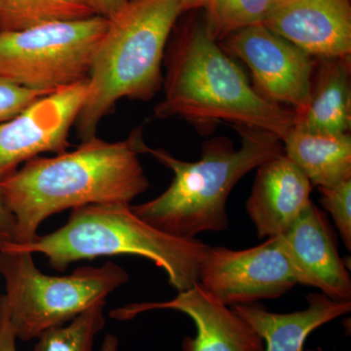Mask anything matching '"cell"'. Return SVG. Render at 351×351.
<instances>
[{"label": "cell", "instance_id": "cell-1", "mask_svg": "<svg viewBox=\"0 0 351 351\" xmlns=\"http://www.w3.org/2000/svg\"><path fill=\"white\" fill-rule=\"evenodd\" d=\"M145 144L142 127L119 142L96 136L75 151L32 158L2 179L0 189L15 218L14 243L34 241L39 226L64 210L131 205L149 188L138 157Z\"/></svg>", "mask_w": 351, "mask_h": 351}, {"label": "cell", "instance_id": "cell-2", "mask_svg": "<svg viewBox=\"0 0 351 351\" xmlns=\"http://www.w3.org/2000/svg\"><path fill=\"white\" fill-rule=\"evenodd\" d=\"M162 100L158 119L179 117L210 135L219 123L243 125L282 140L294 127L295 113L265 100L219 41L203 16L189 21L166 48Z\"/></svg>", "mask_w": 351, "mask_h": 351}, {"label": "cell", "instance_id": "cell-3", "mask_svg": "<svg viewBox=\"0 0 351 351\" xmlns=\"http://www.w3.org/2000/svg\"><path fill=\"white\" fill-rule=\"evenodd\" d=\"M241 147L226 137L204 142L199 160L176 158L163 149L145 144L151 154L174 174L169 188L143 204L132 206L138 218L161 232L181 239H195L206 232H223L230 225L226 202L235 184L252 170L283 154L280 138L253 127L232 126Z\"/></svg>", "mask_w": 351, "mask_h": 351}, {"label": "cell", "instance_id": "cell-4", "mask_svg": "<svg viewBox=\"0 0 351 351\" xmlns=\"http://www.w3.org/2000/svg\"><path fill=\"white\" fill-rule=\"evenodd\" d=\"M184 13L182 0H131L108 20L76 120L82 142L96 137L101 120L122 99L147 101L160 91L166 48Z\"/></svg>", "mask_w": 351, "mask_h": 351}, {"label": "cell", "instance_id": "cell-5", "mask_svg": "<svg viewBox=\"0 0 351 351\" xmlns=\"http://www.w3.org/2000/svg\"><path fill=\"white\" fill-rule=\"evenodd\" d=\"M0 248L43 254L52 269L64 271L71 263L106 256L134 255L162 269L178 293L198 283L210 246L157 230L134 213L131 205L95 204L71 210L59 230L29 243L9 242Z\"/></svg>", "mask_w": 351, "mask_h": 351}, {"label": "cell", "instance_id": "cell-6", "mask_svg": "<svg viewBox=\"0 0 351 351\" xmlns=\"http://www.w3.org/2000/svg\"><path fill=\"white\" fill-rule=\"evenodd\" d=\"M0 274L6 294L0 295L17 339L29 341L46 330L66 324L129 281L112 262L82 267L69 276H46L29 252L0 248Z\"/></svg>", "mask_w": 351, "mask_h": 351}, {"label": "cell", "instance_id": "cell-7", "mask_svg": "<svg viewBox=\"0 0 351 351\" xmlns=\"http://www.w3.org/2000/svg\"><path fill=\"white\" fill-rule=\"evenodd\" d=\"M108 25L94 15L0 32V76L46 93L85 82Z\"/></svg>", "mask_w": 351, "mask_h": 351}, {"label": "cell", "instance_id": "cell-8", "mask_svg": "<svg viewBox=\"0 0 351 351\" xmlns=\"http://www.w3.org/2000/svg\"><path fill=\"white\" fill-rule=\"evenodd\" d=\"M198 283L226 306L278 299L299 284L281 235L244 250L210 247Z\"/></svg>", "mask_w": 351, "mask_h": 351}, {"label": "cell", "instance_id": "cell-9", "mask_svg": "<svg viewBox=\"0 0 351 351\" xmlns=\"http://www.w3.org/2000/svg\"><path fill=\"white\" fill-rule=\"evenodd\" d=\"M219 44L248 66L254 88L265 100L295 114L308 107L316 66L313 56L263 24L232 32Z\"/></svg>", "mask_w": 351, "mask_h": 351}, {"label": "cell", "instance_id": "cell-10", "mask_svg": "<svg viewBox=\"0 0 351 351\" xmlns=\"http://www.w3.org/2000/svg\"><path fill=\"white\" fill-rule=\"evenodd\" d=\"M87 83L44 95L0 123V181L44 152H68L69 131L82 112Z\"/></svg>", "mask_w": 351, "mask_h": 351}, {"label": "cell", "instance_id": "cell-11", "mask_svg": "<svg viewBox=\"0 0 351 351\" xmlns=\"http://www.w3.org/2000/svg\"><path fill=\"white\" fill-rule=\"evenodd\" d=\"M156 309L180 311L195 322L196 336L184 339L182 351H265L263 339L250 323L214 299L199 283L178 293L170 301L140 302L113 309L110 317L131 320Z\"/></svg>", "mask_w": 351, "mask_h": 351}, {"label": "cell", "instance_id": "cell-12", "mask_svg": "<svg viewBox=\"0 0 351 351\" xmlns=\"http://www.w3.org/2000/svg\"><path fill=\"white\" fill-rule=\"evenodd\" d=\"M263 25L313 58L351 56L350 0H276Z\"/></svg>", "mask_w": 351, "mask_h": 351}, {"label": "cell", "instance_id": "cell-13", "mask_svg": "<svg viewBox=\"0 0 351 351\" xmlns=\"http://www.w3.org/2000/svg\"><path fill=\"white\" fill-rule=\"evenodd\" d=\"M282 237L299 284L335 301L351 302V279L326 216L311 201Z\"/></svg>", "mask_w": 351, "mask_h": 351}, {"label": "cell", "instance_id": "cell-14", "mask_svg": "<svg viewBox=\"0 0 351 351\" xmlns=\"http://www.w3.org/2000/svg\"><path fill=\"white\" fill-rule=\"evenodd\" d=\"M246 211L258 239L283 234L311 203L313 184L285 154L257 168Z\"/></svg>", "mask_w": 351, "mask_h": 351}, {"label": "cell", "instance_id": "cell-15", "mask_svg": "<svg viewBox=\"0 0 351 351\" xmlns=\"http://www.w3.org/2000/svg\"><path fill=\"white\" fill-rule=\"evenodd\" d=\"M306 299V308L290 313H271L256 302L235 304L232 309L260 335L265 351H304L311 332L351 311V302L335 301L322 293Z\"/></svg>", "mask_w": 351, "mask_h": 351}, {"label": "cell", "instance_id": "cell-16", "mask_svg": "<svg viewBox=\"0 0 351 351\" xmlns=\"http://www.w3.org/2000/svg\"><path fill=\"white\" fill-rule=\"evenodd\" d=\"M294 128L327 135L350 133L351 56L316 60L311 101Z\"/></svg>", "mask_w": 351, "mask_h": 351}, {"label": "cell", "instance_id": "cell-17", "mask_svg": "<svg viewBox=\"0 0 351 351\" xmlns=\"http://www.w3.org/2000/svg\"><path fill=\"white\" fill-rule=\"evenodd\" d=\"M283 152L316 188L351 179V136L314 134L293 127L281 140Z\"/></svg>", "mask_w": 351, "mask_h": 351}, {"label": "cell", "instance_id": "cell-18", "mask_svg": "<svg viewBox=\"0 0 351 351\" xmlns=\"http://www.w3.org/2000/svg\"><path fill=\"white\" fill-rule=\"evenodd\" d=\"M276 0H182L184 13L201 10L210 34L221 43L232 32L263 24Z\"/></svg>", "mask_w": 351, "mask_h": 351}, {"label": "cell", "instance_id": "cell-19", "mask_svg": "<svg viewBox=\"0 0 351 351\" xmlns=\"http://www.w3.org/2000/svg\"><path fill=\"white\" fill-rule=\"evenodd\" d=\"M96 15L87 0H0V32Z\"/></svg>", "mask_w": 351, "mask_h": 351}, {"label": "cell", "instance_id": "cell-20", "mask_svg": "<svg viewBox=\"0 0 351 351\" xmlns=\"http://www.w3.org/2000/svg\"><path fill=\"white\" fill-rule=\"evenodd\" d=\"M107 301L97 302L66 324L46 330L32 351H94L95 339L106 326Z\"/></svg>", "mask_w": 351, "mask_h": 351}, {"label": "cell", "instance_id": "cell-21", "mask_svg": "<svg viewBox=\"0 0 351 351\" xmlns=\"http://www.w3.org/2000/svg\"><path fill=\"white\" fill-rule=\"evenodd\" d=\"M320 203L331 214L348 251L351 250V179L328 188H318Z\"/></svg>", "mask_w": 351, "mask_h": 351}, {"label": "cell", "instance_id": "cell-22", "mask_svg": "<svg viewBox=\"0 0 351 351\" xmlns=\"http://www.w3.org/2000/svg\"><path fill=\"white\" fill-rule=\"evenodd\" d=\"M46 94L49 93L19 86L0 76V123L12 119Z\"/></svg>", "mask_w": 351, "mask_h": 351}, {"label": "cell", "instance_id": "cell-23", "mask_svg": "<svg viewBox=\"0 0 351 351\" xmlns=\"http://www.w3.org/2000/svg\"><path fill=\"white\" fill-rule=\"evenodd\" d=\"M16 223L0 189V245L15 240Z\"/></svg>", "mask_w": 351, "mask_h": 351}, {"label": "cell", "instance_id": "cell-24", "mask_svg": "<svg viewBox=\"0 0 351 351\" xmlns=\"http://www.w3.org/2000/svg\"><path fill=\"white\" fill-rule=\"evenodd\" d=\"M17 337L7 316L5 307L0 300V351H18Z\"/></svg>", "mask_w": 351, "mask_h": 351}, {"label": "cell", "instance_id": "cell-25", "mask_svg": "<svg viewBox=\"0 0 351 351\" xmlns=\"http://www.w3.org/2000/svg\"><path fill=\"white\" fill-rule=\"evenodd\" d=\"M96 15L110 20L131 0H87Z\"/></svg>", "mask_w": 351, "mask_h": 351}, {"label": "cell", "instance_id": "cell-26", "mask_svg": "<svg viewBox=\"0 0 351 351\" xmlns=\"http://www.w3.org/2000/svg\"><path fill=\"white\" fill-rule=\"evenodd\" d=\"M101 351H120L119 338L115 335L108 334L101 343Z\"/></svg>", "mask_w": 351, "mask_h": 351}, {"label": "cell", "instance_id": "cell-27", "mask_svg": "<svg viewBox=\"0 0 351 351\" xmlns=\"http://www.w3.org/2000/svg\"><path fill=\"white\" fill-rule=\"evenodd\" d=\"M306 351H314V350H306Z\"/></svg>", "mask_w": 351, "mask_h": 351}]
</instances>
